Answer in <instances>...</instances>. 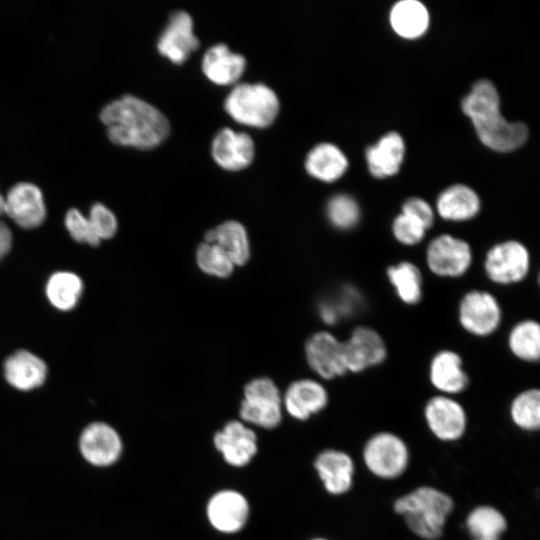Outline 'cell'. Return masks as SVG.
<instances>
[{
	"label": "cell",
	"mask_w": 540,
	"mask_h": 540,
	"mask_svg": "<svg viewBox=\"0 0 540 540\" xmlns=\"http://www.w3.org/2000/svg\"><path fill=\"white\" fill-rule=\"evenodd\" d=\"M4 213L24 229L40 226L46 217L41 190L27 182L14 185L4 197Z\"/></svg>",
	"instance_id": "obj_13"
},
{
	"label": "cell",
	"mask_w": 540,
	"mask_h": 540,
	"mask_svg": "<svg viewBox=\"0 0 540 540\" xmlns=\"http://www.w3.org/2000/svg\"><path fill=\"white\" fill-rule=\"evenodd\" d=\"M226 112L237 122L265 127L279 111V99L273 89L263 83H239L224 100Z\"/></svg>",
	"instance_id": "obj_4"
},
{
	"label": "cell",
	"mask_w": 540,
	"mask_h": 540,
	"mask_svg": "<svg viewBox=\"0 0 540 540\" xmlns=\"http://www.w3.org/2000/svg\"><path fill=\"white\" fill-rule=\"evenodd\" d=\"M213 445L224 461L233 467L248 465L258 452L255 432L244 422L232 420L213 436Z\"/></svg>",
	"instance_id": "obj_12"
},
{
	"label": "cell",
	"mask_w": 540,
	"mask_h": 540,
	"mask_svg": "<svg viewBox=\"0 0 540 540\" xmlns=\"http://www.w3.org/2000/svg\"><path fill=\"white\" fill-rule=\"evenodd\" d=\"M100 119L111 142L149 149L169 134L167 117L155 106L134 95H123L104 106Z\"/></svg>",
	"instance_id": "obj_1"
},
{
	"label": "cell",
	"mask_w": 540,
	"mask_h": 540,
	"mask_svg": "<svg viewBox=\"0 0 540 540\" xmlns=\"http://www.w3.org/2000/svg\"><path fill=\"white\" fill-rule=\"evenodd\" d=\"M6 381L21 391H30L41 386L47 376V366L37 355L19 350L4 362Z\"/></svg>",
	"instance_id": "obj_21"
},
{
	"label": "cell",
	"mask_w": 540,
	"mask_h": 540,
	"mask_svg": "<svg viewBox=\"0 0 540 540\" xmlns=\"http://www.w3.org/2000/svg\"><path fill=\"white\" fill-rule=\"evenodd\" d=\"M508 347L512 354L526 362H537L540 358V325L527 319L515 324L508 336Z\"/></svg>",
	"instance_id": "obj_31"
},
{
	"label": "cell",
	"mask_w": 540,
	"mask_h": 540,
	"mask_svg": "<svg viewBox=\"0 0 540 540\" xmlns=\"http://www.w3.org/2000/svg\"><path fill=\"white\" fill-rule=\"evenodd\" d=\"M79 448L83 457L96 466H108L122 453V441L117 431L103 422L89 424L81 433Z\"/></svg>",
	"instance_id": "obj_15"
},
{
	"label": "cell",
	"mask_w": 540,
	"mask_h": 540,
	"mask_svg": "<svg viewBox=\"0 0 540 540\" xmlns=\"http://www.w3.org/2000/svg\"><path fill=\"white\" fill-rule=\"evenodd\" d=\"M328 403V394L323 385L311 379L293 382L285 392L284 406L296 420L305 421L322 411Z\"/></svg>",
	"instance_id": "obj_20"
},
{
	"label": "cell",
	"mask_w": 540,
	"mask_h": 540,
	"mask_svg": "<svg viewBox=\"0 0 540 540\" xmlns=\"http://www.w3.org/2000/svg\"><path fill=\"white\" fill-rule=\"evenodd\" d=\"M211 153L221 167L228 170H239L252 162L254 142L246 132L223 127L212 140Z\"/></svg>",
	"instance_id": "obj_18"
},
{
	"label": "cell",
	"mask_w": 540,
	"mask_h": 540,
	"mask_svg": "<svg viewBox=\"0 0 540 540\" xmlns=\"http://www.w3.org/2000/svg\"><path fill=\"white\" fill-rule=\"evenodd\" d=\"M471 540H500L507 529L503 513L491 505L474 507L465 519Z\"/></svg>",
	"instance_id": "obj_28"
},
{
	"label": "cell",
	"mask_w": 540,
	"mask_h": 540,
	"mask_svg": "<svg viewBox=\"0 0 540 540\" xmlns=\"http://www.w3.org/2000/svg\"><path fill=\"white\" fill-rule=\"evenodd\" d=\"M246 65L245 57L224 43L210 46L204 53L201 66L208 79L216 84L227 85L237 81Z\"/></svg>",
	"instance_id": "obj_22"
},
{
	"label": "cell",
	"mask_w": 540,
	"mask_h": 540,
	"mask_svg": "<svg viewBox=\"0 0 540 540\" xmlns=\"http://www.w3.org/2000/svg\"><path fill=\"white\" fill-rule=\"evenodd\" d=\"M305 168L311 176L321 181L332 182L346 172L348 160L336 145L323 142L308 152Z\"/></svg>",
	"instance_id": "obj_25"
},
{
	"label": "cell",
	"mask_w": 540,
	"mask_h": 540,
	"mask_svg": "<svg viewBox=\"0 0 540 540\" xmlns=\"http://www.w3.org/2000/svg\"><path fill=\"white\" fill-rule=\"evenodd\" d=\"M314 468L327 493L344 495L353 486L355 464L352 457L341 450L326 449L314 461Z\"/></svg>",
	"instance_id": "obj_17"
},
{
	"label": "cell",
	"mask_w": 540,
	"mask_h": 540,
	"mask_svg": "<svg viewBox=\"0 0 540 540\" xmlns=\"http://www.w3.org/2000/svg\"><path fill=\"white\" fill-rule=\"evenodd\" d=\"M387 278L398 298L407 305L418 304L423 296V278L419 268L412 262L401 261L386 271Z\"/></svg>",
	"instance_id": "obj_29"
},
{
	"label": "cell",
	"mask_w": 540,
	"mask_h": 540,
	"mask_svg": "<svg viewBox=\"0 0 540 540\" xmlns=\"http://www.w3.org/2000/svg\"><path fill=\"white\" fill-rule=\"evenodd\" d=\"M454 508V501L442 490L420 486L406 493L393 503L407 528L423 540H437Z\"/></svg>",
	"instance_id": "obj_3"
},
{
	"label": "cell",
	"mask_w": 540,
	"mask_h": 540,
	"mask_svg": "<svg viewBox=\"0 0 540 540\" xmlns=\"http://www.w3.org/2000/svg\"><path fill=\"white\" fill-rule=\"evenodd\" d=\"M390 24L399 36L415 39L426 32L429 25V13L419 1L402 0L392 7Z\"/></svg>",
	"instance_id": "obj_27"
},
{
	"label": "cell",
	"mask_w": 540,
	"mask_h": 540,
	"mask_svg": "<svg viewBox=\"0 0 540 540\" xmlns=\"http://www.w3.org/2000/svg\"><path fill=\"white\" fill-rule=\"evenodd\" d=\"M198 267L206 274L225 278L232 271L234 264L227 254L215 243L204 242L196 252Z\"/></svg>",
	"instance_id": "obj_34"
},
{
	"label": "cell",
	"mask_w": 540,
	"mask_h": 540,
	"mask_svg": "<svg viewBox=\"0 0 540 540\" xmlns=\"http://www.w3.org/2000/svg\"><path fill=\"white\" fill-rule=\"evenodd\" d=\"M305 353L311 369L324 379H333L347 372L342 342L329 332L312 335L306 343Z\"/></svg>",
	"instance_id": "obj_16"
},
{
	"label": "cell",
	"mask_w": 540,
	"mask_h": 540,
	"mask_svg": "<svg viewBox=\"0 0 540 540\" xmlns=\"http://www.w3.org/2000/svg\"><path fill=\"white\" fill-rule=\"evenodd\" d=\"M199 46V39L193 32V20L184 10H176L170 16L158 41V51L172 62H184Z\"/></svg>",
	"instance_id": "obj_14"
},
{
	"label": "cell",
	"mask_w": 540,
	"mask_h": 540,
	"mask_svg": "<svg viewBox=\"0 0 540 540\" xmlns=\"http://www.w3.org/2000/svg\"><path fill=\"white\" fill-rule=\"evenodd\" d=\"M311 540H328V539L322 538V537H317V538H313V539H311Z\"/></svg>",
	"instance_id": "obj_44"
},
{
	"label": "cell",
	"mask_w": 540,
	"mask_h": 540,
	"mask_svg": "<svg viewBox=\"0 0 540 540\" xmlns=\"http://www.w3.org/2000/svg\"><path fill=\"white\" fill-rule=\"evenodd\" d=\"M244 400L267 401L281 404L279 390L269 378H257L250 381L244 388Z\"/></svg>",
	"instance_id": "obj_40"
},
{
	"label": "cell",
	"mask_w": 540,
	"mask_h": 540,
	"mask_svg": "<svg viewBox=\"0 0 540 540\" xmlns=\"http://www.w3.org/2000/svg\"><path fill=\"white\" fill-rule=\"evenodd\" d=\"M510 418L523 431H537L540 426V391L530 388L517 394L510 405Z\"/></svg>",
	"instance_id": "obj_32"
},
{
	"label": "cell",
	"mask_w": 540,
	"mask_h": 540,
	"mask_svg": "<svg viewBox=\"0 0 540 540\" xmlns=\"http://www.w3.org/2000/svg\"><path fill=\"white\" fill-rule=\"evenodd\" d=\"M405 144L396 132H389L366 149V162L370 173L376 178L395 175L403 162Z\"/></svg>",
	"instance_id": "obj_23"
},
{
	"label": "cell",
	"mask_w": 540,
	"mask_h": 540,
	"mask_svg": "<svg viewBox=\"0 0 540 540\" xmlns=\"http://www.w3.org/2000/svg\"><path fill=\"white\" fill-rule=\"evenodd\" d=\"M472 256L468 242L449 234L435 237L426 249L427 266L439 277H461L469 270Z\"/></svg>",
	"instance_id": "obj_7"
},
{
	"label": "cell",
	"mask_w": 540,
	"mask_h": 540,
	"mask_svg": "<svg viewBox=\"0 0 540 540\" xmlns=\"http://www.w3.org/2000/svg\"><path fill=\"white\" fill-rule=\"evenodd\" d=\"M419 221L426 230L434 223V212L431 206L423 199L413 197L407 199L402 205V212Z\"/></svg>",
	"instance_id": "obj_41"
},
{
	"label": "cell",
	"mask_w": 540,
	"mask_h": 540,
	"mask_svg": "<svg viewBox=\"0 0 540 540\" xmlns=\"http://www.w3.org/2000/svg\"><path fill=\"white\" fill-rule=\"evenodd\" d=\"M436 208L439 216L447 221L462 222L475 217L480 210L477 193L463 184H455L440 193Z\"/></svg>",
	"instance_id": "obj_24"
},
{
	"label": "cell",
	"mask_w": 540,
	"mask_h": 540,
	"mask_svg": "<svg viewBox=\"0 0 540 540\" xmlns=\"http://www.w3.org/2000/svg\"><path fill=\"white\" fill-rule=\"evenodd\" d=\"M205 240L218 245L234 265H244L250 257L248 235L238 221L229 220L219 224L205 234Z\"/></svg>",
	"instance_id": "obj_26"
},
{
	"label": "cell",
	"mask_w": 540,
	"mask_h": 540,
	"mask_svg": "<svg viewBox=\"0 0 540 540\" xmlns=\"http://www.w3.org/2000/svg\"><path fill=\"white\" fill-rule=\"evenodd\" d=\"M458 318L460 325L468 333L485 337L494 333L500 326L502 310L491 293L471 290L460 301Z\"/></svg>",
	"instance_id": "obj_8"
},
{
	"label": "cell",
	"mask_w": 540,
	"mask_h": 540,
	"mask_svg": "<svg viewBox=\"0 0 540 540\" xmlns=\"http://www.w3.org/2000/svg\"><path fill=\"white\" fill-rule=\"evenodd\" d=\"M529 269L530 253L524 244L516 240L493 245L484 260L487 277L499 285H510L524 280Z\"/></svg>",
	"instance_id": "obj_6"
},
{
	"label": "cell",
	"mask_w": 540,
	"mask_h": 540,
	"mask_svg": "<svg viewBox=\"0 0 540 540\" xmlns=\"http://www.w3.org/2000/svg\"><path fill=\"white\" fill-rule=\"evenodd\" d=\"M342 345L347 372L360 373L380 365L387 357L382 336L370 327H356Z\"/></svg>",
	"instance_id": "obj_11"
},
{
	"label": "cell",
	"mask_w": 540,
	"mask_h": 540,
	"mask_svg": "<svg viewBox=\"0 0 540 540\" xmlns=\"http://www.w3.org/2000/svg\"><path fill=\"white\" fill-rule=\"evenodd\" d=\"M392 233L399 243L413 246L423 240L426 228L413 217L401 213L392 223Z\"/></svg>",
	"instance_id": "obj_37"
},
{
	"label": "cell",
	"mask_w": 540,
	"mask_h": 540,
	"mask_svg": "<svg viewBox=\"0 0 540 540\" xmlns=\"http://www.w3.org/2000/svg\"><path fill=\"white\" fill-rule=\"evenodd\" d=\"M362 457L366 468L375 477L394 480L407 470L410 453L401 437L383 431L372 435L366 441Z\"/></svg>",
	"instance_id": "obj_5"
},
{
	"label": "cell",
	"mask_w": 540,
	"mask_h": 540,
	"mask_svg": "<svg viewBox=\"0 0 540 540\" xmlns=\"http://www.w3.org/2000/svg\"><path fill=\"white\" fill-rule=\"evenodd\" d=\"M64 223L70 236L76 242L89 246L100 244L101 241L96 237L88 217L84 216L78 209H69L65 215Z\"/></svg>",
	"instance_id": "obj_36"
},
{
	"label": "cell",
	"mask_w": 540,
	"mask_h": 540,
	"mask_svg": "<svg viewBox=\"0 0 540 540\" xmlns=\"http://www.w3.org/2000/svg\"><path fill=\"white\" fill-rule=\"evenodd\" d=\"M355 300V293L347 290L336 300L323 301L319 307L322 320L327 324H335L342 316L353 312Z\"/></svg>",
	"instance_id": "obj_39"
},
{
	"label": "cell",
	"mask_w": 540,
	"mask_h": 540,
	"mask_svg": "<svg viewBox=\"0 0 540 540\" xmlns=\"http://www.w3.org/2000/svg\"><path fill=\"white\" fill-rule=\"evenodd\" d=\"M424 418L430 432L440 441H458L467 430L464 407L447 395L431 397L424 407Z\"/></svg>",
	"instance_id": "obj_9"
},
{
	"label": "cell",
	"mask_w": 540,
	"mask_h": 540,
	"mask_svg": "<svg viewBox=\"0 0 540 540\" xmlns=\"http://www.w3.org/2000/svg\"><path fill=\"white\" fill-rule=\"evenodd\" d=\"M429 380L442 395L462 393L469 385L461 356L452 350H441L431 359Z\"/></svg>",
	"instance_id": "obj_19"
},
{
	"label": "cell",
	"mask_w": 540,
	"mask_h": 540,
	"mask_svg": "<svg viewBox=\"0 0 540 540\" xmlns=\"http://www.w3.org/2000/svg\"><path fill=\"white\" fill-rule=\"evenodd\" d=\"M4 213V197L0 194V215Z\"/></svg>",
	"instance_id": "obj_43"
},
{
	"label": "cell",
	"mask_w": 540,
	"mask_h": 540,
	"mask_svg": "<svg viewBox=\"0 0 540 540\" xmlns=\"http://www.w3.org/2000/svg\"><path fill=\"white\" fill-rule=\"evenodd\" d=\"M45 292L52 306L61 311H69L81 298L83 282L73 272L58 271L49 277Z\"/></svg>",
	"instance_id": "obj_30"
},
{
	"label": "cell",
	"mask_w": 540,
	"mask_h": 540,
	"mask_svg": "<svg viewBox=\"0 0 540 540\" xmlns=\"http://www.w3.org/2000/svg\"><path fill=\"white\" fill-rule=\"evenodd\" d=\"M12 246V233L9 227L0 221V261L9 253Z\"/></svg>",
	"instance_id": "obj_42"
},
{
	"label": "cell",
	"mask_w": 540,
	"mask_h": 540,
	"mask_svg": "<svg viewBox=\"0 0 540 540\" xmlns=\"http://www.w3.org/2000/svg\"><path fill=\"white\" fill-rule=\"evenodd\" d=\"M88 220L96 237L101 240L112 238L117 231V219L114 213L101 203L94 204L89 212Z\"/></svg>",
	"instance_id": "obj_38"
},
{
	"label": "cell",
	"mask_w": 540,
	"mask_h": 540,
	"mask_svg": "<svg viewBox=\"0 0 540 540\" xmlns=\"http://www.w3.org/2000/svg\"><path fill=\"white\" fill-rule=\"evenodd\" d=\"M461 108L475 128L480 141L498 152H509L522 146L528 129L522 122H508L500 113V99L494 84L481 79L463 98Z\"/></svg>",
	"instance_id": "obj_2"
},
{
	"label": "cell",
	"mask_w": 540,
	"mask_h": 540,
	"mask_svg": "<svg viewBox=\"0 0 540 540\" xmlns=\"http://www.w3.org/2000/svg\"><path fill=\"white\" fill-rule=\"evenodd\" d=\"M326 213L333 226L341 230L355 227L360 219L357 202L347 194H336L327 202Z\"/></svg>",
	"instance_id": "obj_35"
},
{
	"label": "cell",
	"mask_w": 540,
	"mask_h": 540,
	"mask_svg": "<svg viewBox=\"0 0 540 540\" xmlns=\"http://www.w3.org/2000/svg\"><path fill=\"white\" fill-rule=\"evenodd\" d=\"M250 505L237 490L223 489L214 493L207 502L206 516L210 525L223 534H235L248 522Z\"/></svg>",
	"instance_id": "obj_10"
},
{
	"label": "cell",
	"mask_w": 540,
	"mask_h": 540,
	"mask_svg": "<svg viewBox=\"0 0 540 540\" xmlns=\"http://www.w3.org/2000/svg\"><path fill=\"white\" fill-rule=\"evenodd\" d=\"M239 413L242 422L245 424L255 425L264 429L276 428L282 420L280 403L243 399Z\"/></svg>",
	"instance_id": "obj_33"
}]
</instances>
